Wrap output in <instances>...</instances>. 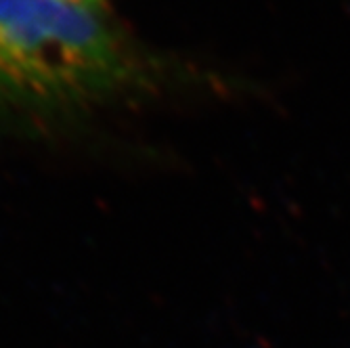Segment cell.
<instances>
[{
    "label": "cell",
    "instance_id": "cell-1",
    "mask_svg": "<svg viewBox=\"0 0 350 348\" xmlns=\"http://www.w3.org/2000/svg\"><path fill=\"white\" fill-rule=\"evenodd\" d=\"M166 92L256 99L267 86L155 51L109 11L0 0V111L68 116Z\"/></svg>",
    "mask_w": 350,
    "mask_h": 348
},
{
    "label": "cell",
    "instance_id": "cell-2",
    "mask_svg": "<svg viewBox=\"0 0 350 348\" xmlns=\"http://www.w3.org/2000/svg\"><path fill=\"white\" fill-rule=\"evenodd\" d=\"M72 3L90 7V9H101V11H109V0H72Z\"/></svg>",
    "mask_w": 350,
    "mask_h": 348
}]
</instances>
